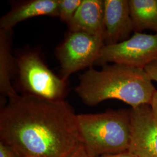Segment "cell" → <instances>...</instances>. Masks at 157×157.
<instances>
[{"label": "cell", "mask_w": 157, "mask_h": 157, "mask_svg": "<svg viewBox=\"0 0 157 157\" xmlns=\"http://www.w3.org/2000/svg\"><path fill=\"white\" fill-rule=\"evenodd\" d=\"M0 137L20 157H70L82 144L67 101L24 94L1 108Z\"/></svg>", "instance_id": "1"}, {"label": "cell", "mask_w": 157, "mask_h": 157, "mask_svg": "<svg viewBox=\"0 0 157 157\" xmlns=\"http://www.w3.org/2000/svg\"><path fill=\"white\" fill-rule=\"evenodd\" d=\"M156 90L144 69L119 63L105 65L100 71L89 68L80 76L75 88L82 101L91 107L111 99L132 108L150 105Z\"/></svg>", "instance_id": "2"}, {"label": "cell", "mask_w": 157, "mask_h": 157, "mask_svg": "<svg viewBox=\"0 0 157 157\" xmlns=\"http://www.w3.org/2000/svg\"><path fill=\"white\" fill-rule=\"evenodd\" d=\"M77 123L82 144L90 157L129 150L130 109L78 114Z\"/></svg>", "instance_id": "3"}, {"label": "cell", "mask_w": 157, "mask_h": 157, "mask_svg": "<svg viewBox=\"0 0 157 157\" xmlns=\"http://www.w3.org/2000/svg\"><path fill=\"white\" fill-rule=\"evenodd\" d=\"M19 84L24 94L52 101L65 100L67 82L57 76L34 50L23 51L16 57Z\"/></svg>", "instance_id": "4"}, {"label": "cell", "mask_w": 157, "mask_h": 157, "mask_svg": "<svg viewBox=\"0 0 157 157\" xmlns=\"http://www.w3.org/2000/svg\"><path fill=\"white\" fill-rule=\"evenodd\" d=\"M104 45V39L102 37L69 31L56 50L61 65V78L67 82L73 73L86 67H93Z\"/></svg>", "instance_id": "5"}, {"label": "cell", "mask_w": 157, "mask_h": 157, "mask_svg": "<svg viewBox=\"0 0 157 157\" xmlns=\"http://www.w3.org/2000/svg\"><path fill=\"white\" fill-rule=\"evenodd\" d=\"M157 58V33L135 32L128 40L113 45H105L95 65L119 63L144 69Z\"/></svg>", "instance_id": "6"}, {"label": "cell", "mask_w": 157, "mask_h": 157, "mask_svg": "<svg viewBox=\"0 0 157 157\" xmlns=\"http://www.w3.org/2000/svg\"><path fill=\"white\" fill-rule=\"evenodd\" d=\"M128 151L139 157H157V121L149 104L130 108Z\"/></svg>", "instance_id": "7"}, {"label": "cell", "mask_w": 157, "mask_h": 157, "mask_svg": "<svg viewBox=\"0 0 157 157\" xmlns=\"http://www.w3.org/2000/svg\"><path fill=\"white\" fill-rule=\"evenodd\" d=\"M104 43L110 45L121 43L134 33L129 0H104Z\"/></svg>", "instance_id": "8"}, {"label": "cell", "mask_w": 157, "mask_h": 157, "mask_svg": "<svg viewBox=\"0 0 157 157\" xmlns=\"http://www.w3.org/2000/svg\"><path fill=\"white\" fill-rule=\"evenodd\" d=\"M59 0H27L13 3L11 9L1 17L0 28L12 30L17 23L40 16L58 17Z\"/></svg>", "instance_id": "9"}, {"label": "cell", "mask_w": 157, "mask_h": 157, "mask_svg": "<svg viewBox=\"0 0 157 157\" xmlns=\"http://www.w3.org/2000/svg\"><path fill=\"white\" fill-rule=\"evenodd\" d=\"M67 25L70 32H83L104 39V0H83Z\"/></svg>", "instance_id": "10"}, {"label": "cell", "mask_w": 157, "mask_h": 157, "mask_svg": "<svg viewBox=\"0 0 157 157\" xmlns=\"http://www.w3.org/2000/svg\"><path fill=\"white\" fill-rule=\"evenodd\" d=\"M17 71L16 58L12 52V30L0 29V92L11 98L17 95L11 80Z\"/></svg>", "instance_id": "11"}, {"label": "cell", "mask_w": 157, "mask_h": 157, "mask_svg": "<svg viewBox=\"0 0 157 157\" xmlns=\"http://www.w3.org/2000/svg\"><path fill=\"white\" fill-rule=\"evenodd\" d=\"M129 4L134 33H157V0H129Z\"/></svg>", "instance_id": "12"}, {"label": "cell", "mask_w": 157, "mask_h": 157, "mask_svg": "<svg viewBox=\"0 0 157 157\" xmlns=\"http://www.w3.org/2000/svg\"><path fill=\"white\" fill-rule=\"evenodd\" d=\"M83 0H59L58 17L68 25L73 19Z\"/></svg>", "instance_id": "13"}, {"label": "cell", "mask_w": 157, "mask_h": 157, "mask_svg": "<svg viewBox=\"0 0 157 157\" xmlns=\"http://www.w3.org/2000/svg\"><path fill=\"white\" fill-rule=\"evenodd\" d=\"M0 157H20L15 151L4 142H0Z\"/></svg>", "instance_id": "14"}, {"label": "cell", "mask_w": 157, "mask_h": 157, "mask_svg": "<svg viewBox=\"0 0 157 157\" xmlns=\"http://www.w3.org/2000/svg\"><path fill=\"white\" fill-rule=\"evenodd\" d=\"M144 71L152 81L157 83V58L146 66Z\"/></svg>", "instance_id": "15"}, {"label": "cell", "mask_w": 157, "mask_h": 157, "mask_svg": "<svg viewBox=\"0 0 157 157\" xmlns=\"http://www.w3.org/2000/svg\"><path fill=\"white\" fill-rule=\"evenodd\" d=\"M70 157H90L87 151H86L84 147L81 144L76 151L73 153Z\"/></svg>", "instance_id": "16"}, {"label": "cell", "mask_w": 157, "mask_h": 157, "mask_svg": "<svg viewBox=\"0 0 157 157\" xmlns=\"http://www.w3.org/2000/svg\"><path fill=\"white\" fill-rule=\"evenodd\" d=\"M152 112L157 121V90L154 93L150 104Z\"/></svg>", "instance_id": "17"}, {"label": "cell", "mask_w": 157, "mask_h": 157, "mask_svg": "<svg viewBox=\"0 0 157 157\" xmlns=\"http://www.w3.org/2000/svg\"><path fill=\"white\" fill-rule=\"evenodd\" d=\"M139 157L137 155H135L134 154L130 152L129 151H126L122 152H120L118 154H109V155H102L100 157Z\"/></svg>", "instance_id": "18"}]
</instances>
